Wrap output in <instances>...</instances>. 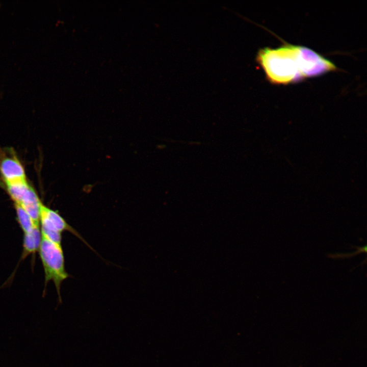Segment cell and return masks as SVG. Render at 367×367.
I'll return each instance as SVG.
<instances>
[{
	"mask_svg": "<svg viewBox=\"0 0 367 367\" xmlns=\"http://www.w3.org/2000/svg\"><path fill=\"white\" fill-rule=\"evenodd\" d=\"M16 211V220L23 233L31 231L36 225L30 215L17 203H14Z\"/></svg>",
	"mask_w": 367,
	"mask_h": 367,
	"instance_id": "9c48e42d",
	"label": "cell"
},
{
	"mask_svg": "<svg viewBox=\"0 0 367 367\" xmlns=\"http://www.w3.org/2000/svg\"><path fill=\"white\" fill-rule=\"evenodd\" d=\"M0 174L5 184L27 180L23 166L12 148L0 147Z\"/></svg>",
	"mask_w": 367,
	"mask_h": 367,
	"instance_id": "5b68a950",
	"label": "cell"
},
{
	"mask_svg": "<svg viewBox=\"0 0 367 367\" xmlns=\"http://www.w3.org/2000/svg\"><path fill=\"white\" fill-rule=\"evenodd\" d=\"M300 46L285 44L276 48L259 50L256 62L264 70L269 82L287 84L302 80L299 66Z\"/></svg>",
	"mask_w": 367,
	"mask_h": 367,
	"instance_id": "6da1fadb",
	"label": "cell"
},
{
	"mask_svg": "<svg viewBox=\"0 0 367 367\" xmlns=\"http://www.w3.org/2000/svg\"><path fill=\"white\" fill-rule=\"evenodd\" d=\"M38 251L44 271L45 285L52 280L61 300V284L69 276L65 270L62 245L42 237Z\"/></svg>",
	"mask_w": 367,
	"mask_h": 367,
	"instance_id": "7a4b0ae2",
	"label": "cell"
},
{
	"mask_svg": "<svg viewBox=\"0 0 367 367\" xmlns=\"http://www.w3.org/2000/svg\"><path fill=\"white\" fill-rule=\"evenodd\" d=\"M299 71L302 80L335 70L336 68L330 61L311 49L300 46Z\"/></svg>",
	"mask_w": 367,
	"mask_h": 367,
	"instance_id": "277c9868",
	"label": "cell"
},
{
	"mask_svg": "<svg viewBox=\"0 0 367 367\" xmlns=\"http://www.w3.org/2000/svg\"><path fill=\"white\" fill-rule=\"evenodd\" d=\"M8 193L14 203H19L30 187L27 180L5 184Z\"/></svg>",
	"mask_w": 367,
	"mask_h": 367,
	"instance_id": "ba28073f",
	"label": "cell"
},
{
	"mask_svg": "<svg viewBox=\"0 0 367 367\" xmlns=\"http://www.w3.org/2000/svg\"><path fill=\"white\" fill-rule=\"evenodd\" d=\"M41 201L34 189L30 186L20 202L22 207L30 215L36 225H40V207Z\"/></svg>",
	"mask_w": 367,
	"mask_h": 367,
	"instance_id": "8992f818",
	"label": "cell"
},
{
	"mask_svg": "<svg viewBox=\"0 0 367 367\" xmlns=\"http://www.w3.org/2000/svg\"><path fill=\"white\" fill-rule=\"evenodd\" d=\"M40 228L41 236L53 242L62 245V232L68 231L94 250L81 235L57 212L42 202L40 207Z\"/></svg>",
	"mask_w": 367,
	"mask_h": 367,
	"instance_id": "3957f363",
	"label": "cell"
},
{
	"mask_svg": "<svg viewBox=\"0 0 367 367\" xmlns=\"http://www.w3.org/2000/svg\"><path fill=\"white\" fill-rule=\"evenodd\" d=\"M41 238L40 225L35 226L31 231L24 233L23 251L20 261L25 259L30 254H34L39 250Z\"/></svg>",
	"mask_w": 367,
	"mask_h": 367,
	"instance_id": "52a82bcc",
	"label": "cell"
}]
</instances>
